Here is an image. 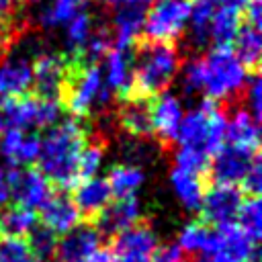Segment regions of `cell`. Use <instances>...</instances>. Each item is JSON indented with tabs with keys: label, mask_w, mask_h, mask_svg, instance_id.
<instances>
[{
	"label": "cell",
	"mask_w": 262,
	"mask_h": 262,
	"mask_svg": "<svg viewBox=\"0 0 262 262\" xmlns=\"http://www.w3.org/2000/svg\"><path fill=\"white\" fill-rule=\"evenodd\" d=\"M88 143L86 129L78 119H63L49 127L45 137H41L39 147V172L49 180L51 186L61 190L74 188L78 178V158Z\"/></svg>",
	"instance_id": "cell-1"
},
{
	"label": "cell",
	"mask_w": 262,
	"mask_h": 262,
	"mask_svg": "<svg viewBox=\"0 0 262 262\" xmlns=\"http://www.w3.org/2000/svg\"><path fill=\"white\" fill-rule=\"evenodd\" d=\"M180 70L174 43L143 41L133 55V86L129 98H154L164 92Z\"/></svg>",
	"instance_id": "cell-2"
},
{
	"label": "cell",
	"mask_w": 262,
	"mask_h": 262,
	"mask_svg": "<svg viewBox=\"0 0 262 262\" xmlns=\"http://www.w3.org/2000/svg\"><path fill=\"white\" fill-rule=\"evenodd\" d=\"M113 98L104 86L102 68L98 63H86L82 59H70L68 76L61 90V106L72 113L74 119L88 117L94 108H102Z\"/></svg>",
	"instance_id": "cell-3"
},
{
	"label": "cell",
	"mask_w": 262,
	"mask_h": 262,
	"mask_svg": "<svg viewBox=\"0 0 262 262\" xmlns=\"http://www.w3.org/2000/svg\"><path fill=\"white\" fill-rule=\"evenodd\" d=\"M227 117L223 108L213 100H203L196 108H190L180 123L176 141L182 147H192L213 158L225 145Z\"/></svg>",
	"instance_id": "cell-4"
},
{
	"label": "cell",
	"mask_w": 262,
	"mask_h": 262,
	"mask_svg": "<svg viewBox=\"0 0 262 262\" xmlns=\"http://www.w3.org/2000/svg\"><path fill=\"white\" fill-rule=\"evenodd\" d=\"M250 72L235 57L231 47H213L203 57V94L207 100L223 102L246 90Z\"/></svg>",
	"instance_id": "cell-5"
},
{
	"label": "cell",
	"mask_w": 262,
	"mask_h": 262,
	"mask_svg": "<svg viewBox=\"0 0 262 262\" xmlns=\"http://www.w3.org/2000/svg\"><path fill=\"white\" fill-rule=\"evenodd\" d=\"M61 102L51 98H39L35 94H23L2 100V119L8 127L27 129H49L61 121Z\"/></svg>",
	"instance_id": "cell-6"
},
{
	"label": "cell",
	"mask_w": 262,
	"mask_h": 262,
	"mask_svg": "<svg viewBox=\"0 0 262 262\" xmlns=\"http://www.w3.org/2000/svg\"><path fill=\"white\" fill-rule=\"evenodd\" d=\"M190 16V0H160L145 10L143 16V35L147 41L172 43L178 39Z\"/></svg>",
	"instance_id": "cell-7"
},
{
	"label": "cell",
	"mask_w": 262,
	"mask_h": 262,
	"mask_svg": "<svg viewBox=\"0 0 262 262\" xmlns=\"http://www.w3.org/2000/svg\"><path fill=\"white\" fill-rule=\"evenodd\" d=\"M6 188L8 194L14 196L16 205L27 209H41V205L51 196L49 180L39 172V168L25 166V168H8L6 170Z\"/></svg>",
	"instance_id": "cell-8"
},
{
	"label": "cell",
	"mask_w": 262,
	"mask_h": 262,
	"mask_svg": "<svg viewBox=\"0 0 262 262\" xmlns=\"http://www.w3.org/2000/svg\"><path fill=\"white\" fill-rule=\"evenodd\" d=\"M244 201V192L235 184H217L213 182L203 192L201 201V221L209 227H219L225 223H233L237 209Z\"/></svg>",
	"instance_id": "cell-9"
},
{
	"label": "cell",
	"mask_w": 262,
	"mask_h": 262,
	"mask_svg": "<svg viewBox=\"0 0 262 262\" xmlns=\"http://www.w3.org/2000/svg\"><path fill=\"white\" fill-rule=\"evenodd\" d=\"M156 248V233L147 225H135L111 237V246L106 248V252L111 262H151Z\"/></svg>",
	"instance_id": "cell-10"
},
{
	"label": "cell",
	"mask_w": 262,
	"mask_h": 262,
	"mask_svg": "<svg viewBox=\"0 0 262 262\" xmlns=\"http://www.w3.org/2000/svg\"><path fill=\"white\" fill-rule=\"evenodd\" d=\"M68 63H70V59L61 53H49V51L39 53L31 61L35 96L59 100L63 84H66V76H68Z\"/></svg>",
	"instance_id": "cell-11"
},
{
	"label": "cell",
	"mask_w": 262,
	"mask_h": 262,
	"mask_svg": "<svg viewBox=\"0 0 262 262\" xmlns=\"http://www.w3.org/2000/svg\"><path fill=\"white\" fill-rule=\"evenodd\" d=\"M184 117L182 102L176 94L164 90L156 94L149 100V123H151V133L162 141V143H172L176 141L180 123Z\"/></svg>",
	"instance_id": "cell-12"
},
{
	"label": "cell",
	"mask_w": 262,
	"mask_h": 262,
	"mask_svg": "<svg viewBox=\"0 0 262 262\" xmlns=\"http://www.w3.org/2000/svg\"><path fill=\"white\" fill-rule=\"evenodd\" d=\"M100 250V233L92 223H80L63 233L55 246L57 262H88Z\"/></svg>",
	"instance_id": "cell-13"
},
{
	"label": "cell",
	"mask_w": 262,
	"mask_h": 262,
	"mask_svg": "<svg viewBox=\"0 0 262 262\" xmlns=\"http://www.w3.org/2000/svg\"><path fill=\"white\" fill-rule=\"evenodd\" d=\"M139 219H141V205L137 196H125V199L111 201L94 219V227L100 235L115 237L139 225Z\"/></svg>",
	"instance_id": "cell-14"
},
{
	"label": "cell",
	"mask_w": 262,
	"mask_h": 262,
	"mask_svg": "<svg viewBox=\"0 0 262 262\" xmlns=\"http://www.w3.org/2000/svg\"><path fill=\"white\" fill-rule=\"evenodd\" d=\"M260 154H248L242 149H235L231 145H223L209 164V172L213 176V182L217 184H239L242 178L246 176V172L250 170L252 162L258 158Z\"/></svg>",
	"instance_id": "cell-15"
},
{
	"label": "cell",
	"mask_w": 262,
	"mask_h": 262,
	"mask_svg": "<svg viewBox=\"0 0 262 262\" xmlns=\"http://www.w3.org/2000/svg\"><path fill=\"white\" fill-rule=\"evenodd\" d=\"M39 211L41 213L37 217L41 219V225L55 235H63L72 231L76 225H80L82 219L72 196H68L66 192H57V194L51 192V196L41 205Z\"/></svg>",
	"instance_id": "cell-16"
},
{
	"label": "cell",
	"mask_w": 262,
	"mask_h": 262,
	"mask_svg": "<svg viewBox=\"0 0 262 262\" xmlns=\"http://www.w3.org/2000/svg\"><path fill=\"white\" fill-rule=\"evenodd\" d=\"M72 201H74L80 217H84L88 221H94L100 215V211L113 201V194H111V188H108L106 178L92 176V178L80 180L74 186Z\"/></svg>",
	"instance_id": "cell-17"
},
{
	"label": "cell",
	"mask_w": 262,
	"mask_h": 262,
	"mask_svg": "<svg viewBox=\"0 0 262 262\" xmlns=\"http://www.w3.org/2000/svg\"><path fill=\"white\" fill-rule=\"evenodd\" d=\"M33 86V68L27 55H6L0 59V98L29 94Z\"/></svg>",
	"instance_id": "cell-18"
},
{
	"label": "cell",
	"mask_w": 262,
	"mask_h": 262,
	"mask_svg": "<svg viewBox=\"0 0 262 262\" xmlns=\"http://www.w3.org/2000/svg\"><path fill=\"white\" fill-rule=\"evenodd\" d=\"M102 80L111 94H121L123 98H129L133 86V55L129 51L113 47L104 55Z\"/></svg>",
	"instance_id": "cell-19"
},
{
	"label": "cell",
	"mask_w": 262,
	"mask_h": 262,
	"mask_svg": "<svg viewBox=\"0 0 262 262\" xmlns=\"http://www.w3.org/2000/svg\"><path fill=\"white\" fill-rule=\"evenodd\" d=\"M145 8L139 4H121L113 14V47L127 51L143 31Z\"/></svg>",
	"instance_id": "cell-20"
},
{
	"label": "cell",
	"mask_w": 262,
	"mask_h": 262,
	"mask_svg": "<svg viewBox=\"0 0 262 262\" xmlns=\"http://www.w3.org/2000/svg\"><path fill=\"white\" fill-rule=\"evenodd\" d=\"M225 143L248 154H260V127L248 108H237L227 121Z\"/></svg>",
	"instance_id": "cell-21"
},
{
	"label": "cell",
	"mask_w": 262,
	"mask_h": 262,
	"mask_svg": "<svg viewBox=\"0 0 262 262\" xmlns=\"http://www.w3.org/2000/svg\"><path fill=\"white\" fill-rule=\"evenodd\" d=\"M176 246L186 254H203L213 256L219 250V237L217 229L209 227L203 221H190L180 229Z\"/></svg>",
	"instance_id": "cell-22"
},
{
	"label": "cell",
	"mask_w": 262,
	"mask_h": 262,
	"mask_svg": "<svg viewBox=\"0 0 262 262\" xmlns=\"http://www.w3.org/2000/svg\"><path fill=\"white\" fill-rule=\"evenodd\" d=\"M215 229H217V237H219V250L217 252H225L231 258H235L237 262H256V258H258V244H254L235 225V221L219 225Z\"/></svg>",
	"instance_id": "cell-23"
},
{
	"label": "cell",
	"mask_w": 262,
	"mask_h": 262,
	"mask_svg": "<svg viewBox=\"0 0 262 262\" xmlns=\"http://www.w3.org/2000/svg\"><path fill=\"white\" fill-rule=\"evenodd\" d=\"M242 25H244L242 10L229 6H217L209 25V43H213V47H231Z\"/></svg>",
	"instance_id": "cell-24"
},
{
	"label": "cell",
	"mask_w": 262,
	"mask_h": 262,
	"mask_svg": "<svg viewBox=\"0 0 262 262\" xmlns=\"http://www.w3.org/2000/svg\"><path fill=\"white\" fill-rule=\"evenodd\" d=\"M233 47V53L235 57L242 61V66L256 74L258 72V66H260V55H262V35H260V29L258 27H252L248 23H244L231 43Z\"/></svg>",
	"instance_id": "cell-25"
},
{
	"label": "cell",
	"mask_w": 262,
	"mask_h": 262,
	"mask_svg": "<svg viewBox=\"0 0 262 262\" xmlns=\"http://www.w3.org/2000/svg\"><path fill=\"white\" fill-rule=\"evenodd\" d=\"M170 184H172L176 199L180 201V205L186 211H199L201 209V201H203V192H205L203 176L180 170L174 166V170L170 172Z\"/></svg>",
	"instance_id": "cell-26"
},
{
	"label": "cell",
	"mask_w": 262,
	"mask_h": 262,
	"mask_svg": "<svg viewBox=\"0 0 262 262\" xmlns=\"http://www.w3.org/2000/svg\"><path fill=\"white\" fill-rule=\"evenodd\" d=\"M149 100L147 98H125V104L121 106V113H119V121L127 133L135 137H143L151 133Z\"/></svg>",
	"instance_id": "cell-27"
},
{
	"label": "cell",
	"mask_w": 262,
	"mask_h": 262,
	"mask_svg": "<svg viewBox=\"0 0 262 262\" xmlns=\"http://www.w3.org/2000/svg\"><path fill=\"white\" fill-rule=\"evenodd\" d=\"M145 180V174L137 166L129 164H119L113 166L106 174V182L111 188V194L115 199H125V196H135V192L141 188Z\"/></svg>",
	"instance_id": "cell-28"
},
{
	"label": "cell",
	"mask_w": 262,
	"mask_h": 262,
	"mask_svg": "<svg viewBox=\"0 0 262 262\" xmlns=\"http://www.w3.org/2000/svg\"><path fill=\"white\" fill-rule=\"evenodd\" d=\"M39 217L33 209L12 205L4 211H0V237H23L31 233V229L37 225Z\"/></svg>",
	"instance_id": "cell-29"
},
{
	"label": "cell",
	"mask_w": 262,
	"mask_h": 262,
	"mask_svg": "<svg viewBox=\"0 0 262 262\" xmlns=\"http://www.w3.org/2000/svg\"><path fill=\"white\" fill-rule=\"evenodd\" d=\"M215 4L211 0H190V16H188V31L192 47H207L209 45V25L215 12Z\"/></svg>",
	"instance_id": "cell-30"
},
{
	"label": "cell",
	"mask_w": 262,
	"mask_h": 262,
	"mask_svg": "<svg viewBox=\"0 0 262 262\" xmlns=\"http://www.w3.org/2000/svg\"><path fill=\"white\" fill-rule=\"evenodd\" d=\"M63 27H66V45H68V51H70V59H80L82 49H84L88 37L92 35V31H94V23H92L90 12L88 10L78 12Z\"/></svg>",
	"instance_id": "cell-31"
},
{
	"label": "cell",
	"mask_w": 262,
	"mask_h": 262,
	"mask_svg": "<svg viewBox=\"0 0 262 262\" xmlns=\"http://www.w3.org/2000/svg\"><path fill=\"white\" fill-rule=\"evenodd\" d=\"M88 0H51L39 14V23L45 29L63 27L70 18H74L78 12L86 10Z\"/></svg>",
	"instance_id": "cell-32"
},
{
	"label": "cell",
	"mask_w": 262,
	"mask_h": 262,
	"mask_svg": "<svg viewBox=\"0 0 262 262\" xmlns=\"http://www.w3.org/2000/svg\"><path fill=\"white\" fill-rule=\"evenodd\" d=\"M235 225L254 242H260L262 235V205L258 196H244L237 215H235Z\"/></svg>",
	"instance_id": "cell-33"
},
{
	"label": "cell",
	"mask_w": 262,
	"mask_h": 262,
	"mask_svg": "<svg viewBox=\"0 0 262 262\" xmlns=\"http://www.w3.org/2000/svg\"><path fill=\"white\" fill-rule=\"evenodd\" d=\"M111 49H113V33L108 27H100V29H94L92 35L88 37L80 59L86 63H98L100 59H104V55Z\"/></svg>",
	"instance_id": "cell-34"
},
{
	"label": "cell",
	"mask_w": 262,
	"mask_h": 262,
	"mask_svg": "<svg viewBox=\"0 0 262 262\" xmlns=\"http://www.w3.org/2000/svg\"><path fill=\"white\" fill-rule=\"evenodd\" d=\"M35 260L39 262H49V258H53L55 254V246H57V235L51 233L47 227L43 225H35L29 233V239H27Z\"/></svg>",
	"instance_id": "cell-35"
},
{
	"label": "cell",
	"mask_w": 262,
	"mask_h": 262,
	"mask_svg": "<svg viewBox=\"0 0 262 262\" xmlns=\"http://www.w3.org/2000/svg\"><path fill=\"white\" fill-rule=\"evenodd\" d=\"M104 160V149L98 143H86L78 158V178L86 180L92 176H98Z\"/></svg>",
	"instance_id": "cell-36"
},
{
	"label": "cell",
	"mask_w": 262,
	"mask_h": 262,
	"mask_svg": "<svg viewBox=\"0 0 262 262\" xmlns=\"http://www.w3.org/2000/svg\"><path fill=\"white\" fill-rule=\"evenodd\" d=\"M174 160H176V168L192 172V174H199V176L207 174L209 172V164H211V158L205 156L203 151L192 149V147H182V145H178Z\"/></svg>",
	"instance_id": "cell-37"
},
{
	"label": "cell",
	"mask_w": 262,
	"mask_h": 262,
	"mask_svg": "<svg viewBox=\"0 0 262 262\" xmlns=\"http://www.w3.org/2000/svg\"><path fill=\"white\" fill-rule=\"evenodd\" d=\"M0 262H37L27 239L0 237Z\"/></svg>",
	"instance_id": "cell-38"
},
{
	"label": "cell",
	"mask_w": 262,
	"mask_h": 262,
	"mask_svg": "<svg viewBox=\"0 0 262 262\" xmlns=\"http://www.w3.org/2000/svg\"><path fill=\"white\" fill-rule=\"evenodd\" d=\"M25 131L20 129H14V127H8L2 131L0 135V156L10 164V166H16L18 168V160H20V149H23V143H25Z\"/></svg>",
	"instance_id": "cell-39"
},
{
	"label": "cell",
	"mask_w": 262,
	"mask_h": 262,
	"mask_svg": "<svg viewBox=\"0 0 262 262\" xmlns=\"http://www.w3.org/2000/svg\"><path fill=\"white\" fill-rule=\"evenodd\" d=\"M182 90L186 94H196L203 90V57H194L182 68Z\"/></svg>",
	"instance_id": "cell-40"
},
{
	"label": "cell",
	"mask_w": 262,
	"mask_h": 262,
	"mask_svg": "<svg viewBox=\"0 0 262 262\" xmlns=\"http://www.w3.org/2000/svg\"><path fill=\"white\" fill-rule=\"evenodd\" d=\"M246 102H248V106H246L248 113L256 121H260V117H262V82L258 78V72L246 84Z\"/></svg>",
	"instance_id": "cell-41"
},
{
	"label": "cell",
	"mask_w": 262,
	"mask_h": 262,
	"mask_svg": "<svg viewBox=\"0 0 262 262\" xmlns=\"http://www.w3.org/2000/svg\"><path fill=\"white\" fill-rule=\"evenodd\" d=\"M239 188H242V192H246V196H258L260 194V188H262V162H260V156L252 162L250 170L246 172V176L239 182Z\"/></svg>",
	"instance_id": "cell-42"
},
{
	"label": "cell",
	"mask_w": 262,
	"mask_h": 262,
	"mask_svg": "<svg viewBox=\"0 0 262 262\" xmlns=\"http://www.w3.org/2000/svg\"><path fill=\"white\" fill-rule=\"evenodd\" d=\"M16 0H0V47L12 37V14Z\"/></svg>",
	"instance_id": "cell-43"
},
{
	"label": "cell",
	"mask_w": 262,
	"mask_h": 262,
	"mask_svg": "<svg viewBox=\"0 0 262 262\" xmlns=\"http://www.w3.org/2000/svg\"><path fill=\"white\" fill-rule=\"evenodd\" d=\"M151 262H184V252L176 244H164L154 250Z\"/></svg>",
	"instance_id": "cell-44"
},
{
	"label": "cell",
	"mask_w": 262,
	"mask_h": 262,
	"mask_svg": "<svg viewBox=\"0 0 262 262\" xmlns=\"http://www.w3.org/2000/svg\"><path fill=\"white\" fill-rule=\"evenodd\" d=\"M244 14H246V23L248 25L260 29V23H262V0H252L244 8Z\"/></svg>",
	"instance_id": "cell-45"
},
{
	"label": "cell",
	"mask_w": 262,
	"mask_h": 262,
	"mask_svg": "<svg viewBox=\"0 0 262 262\" xmlns=\"http://www.w3.org/2000/svg\"><path fill=\"white\" fill-rule=\"evenodd\" d=\"M215 6H229V8H237L244 12V8L252 2V0H211Z\"/></svg>",
	"instance_id": "cell-46"
},
{
	"label": "cell",
	"mask_w": 262,
	"mask_h": 262,
	"mask_svg": "<svg viewBox=\"0 0 262 262\" xmlns=\"http://www.w3.org/2000/svg\"><path fill=\"white\" fill-rule=\"evenodd\" d=\"M88 262H111V260H108V252L100 248V250H98V252H96Z\"/></svg>",
	"instance_id": "cell-47"
},
{
	"label": "cell",
	"mask_w": 262,
	"mask_h": 262,
	"mask_svg": "<svg viewBox=\"0 0 262 262\" xmlns=\"http://www.w3.org/2000/svg\"><path fill=\"white\" fill-rule=\"evenodd\" d=\"M8 188H0V211L4 209V205H6V201H8Z\"/></svg>",
	"instance_id": "cell-48"
},
{
	"label": "cell",
	"mask_w": 262,
	"mask_h": 262,
	"mask_svg": "<svg viewBox=\"0 0 262 262\" xmlns=\"http://www.w3.org/2000/svg\"><path fill=\"white\" fill-rule=\"evenodd\" d=\"M156 2H160V0H125V4H139V6H143V4H156Z\"/></svg>",
	"instance_id": "cell-49"
},
{
	"label": "cell",
	"mask_w": 262,
	"mask_h": 262,
	"mask_svg": "<svg viewBox=\"0 0 262 262\" xmlns=\"http://www.w3.org/2000/svg\"><path fill=\"white\" fill-rule=\"evenodd\" d=\"M104 2H111V4H119V6H121V4H125V0H104Z\"/></svg>",
	"instance_id": "cell-50"
},
{
	"label": "cell",
	"mask_w": 262,
	"mask_h": 262,
	"mask_svg": "<svg viewBox=\"0 0 262 262\" xmlns=\"http://www.w3.org/2000/svg\"><path fill=\"white\" fill-rule=\"evenodd\" d=\"M2 131H4V119H2V113H0V135H2Z\"/></svg>",
	"instance_id": "cell-51"
},
{
	"label": "cell",
	"mask_w": 262,
	"mask_h": 262,
	"mask_svg": "<svg viewBox=\"0 0 262 262\" xmlns=\"http://www.w3.org/2000/svg\"><path fill=\"white\" fill-rule=\"evenodd\" d=\"M23 2H35V0H23Z\"/></svg>",
	"instance_id": "cell-52"
}]
</instances>
